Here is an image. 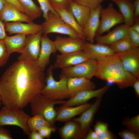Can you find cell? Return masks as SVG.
I'll list each match as a JSON object with an SVG mask.
<instances>
[{
	"mask_svg": "<svg viewBox=\"0 0 139 139\" xmlns=\"http://www.w3.org/2000/svg\"><path fill=\"white\" fill-rule=\"evenodd\" d=\"M85 40L68 36H57L54 41L57 50L61 54H65L83 50Z\"/></svg>",
	"mask_w": 139,
	"mask_h": 139,
	"instance_id": "13",
	"label": "cell"
},
{
	"mask_svg": "<svg viewBox=\"0 0 139 139\" xmlns=\"http://www.w3.org/2000/svg\"><path fill=\"white\" fill-rule=\"evenodd\" d=\"M106 0H72L77 4L87 7L91 9L96 8Z\"/></svg>",
	"mask_w": 139,
	"mask_h": 139,
	"instance_id": "34",
	"label": "cell"
},
{
	"mask_svg": "<svg viewBox=\"0 0 139 139\" xmlns=\"http://www.w3.org/2000/svg\"><path fill=\"white\" fill-rule=\"evenodd\" d=\"M115 136L109 130L98 135V139H113Z\"/></svg>",
	"mask_w": 139,
	"mask_h": 139,
	"instance_id": "40",
	"label": "cell"
},
{
	"mask_svg": "<svg viewBox=\"0 0 139 139\" xmlns=\"http://www.w3.org/2000/svg\"><path fill=\"white\" fill-rule=\"evenodd\" d=\"M58 132L63 139H85L87 133L82 129L79 123L70 120L59 128Z\"/></svg>",
	"mask_w": 139,
	"mask_h": 139,
	"instance_id": "19",
	"label": "cell"
},
{
	"mask_svg": "<svg viewBox=\"0 0 139 139\" xmlns=\"http://www.w3.org/2000/svg\"><path fill=\"white\" fill-rule=\"evenodd\" d=\"M123 125L127 129L139 134V115L131 118H125L123 120Z\"/></svg>",
	"mask_w": 139,
	"mask_h": 139,
	"instance_id": "31",
	"label": "cell"
},
{
	"mask_svg": "<svg viewBox=\"0 0 139 139\" xmlns=\"http://www.w3.org/2000/svg\"><path fill=\"white\" fill-rule=\"evenodd\" d=\"M6 31L9 34H23L27 36L38 33L42 30V24L32 23H24L20 22L4 23Z\"/></svg>",
	"mask_w": 139,
	"mask_h": 139,
	"instance_id": "15",
	"label": "cell"
},
{
	"mask_svg": "<svg viewBox=\"0 0 139 139\" xmlns=\"http://www.w3.org/2000/svg\"><path fill=\"white\" fill-rule=\"evenodd\" d=\"M56 129L55 127L44 126L37 131L44 138H46L48 139L50 137L51 133L55 132Z\"/></svg>",
	"mask_w": 139,
	"mask_h": 139,
	"instance_id": "37",
	"label": "cell"
},
{
	"mask_svg": "<svg viewBox=\"0 0 139 139\" xmlns=\"http://www.w3.org/2000/svg\"><path fill=\"white\" fill-rule=\"evenodd\" d=\"M28 138L30 139H44L42 137L37 131L31 132L28 135Z\"/></svg>",
	"mask_w": 139,
	"mask_h": 139,
	"instance_id": "45",
	"label": "cell"
},
{
	"mask_svg": "<svg viewBox=\"0 0 139 139\" xmlns=\"http://www.w3.org/2000/svg\"><path fill=\"white\" fill-rule=\"evenodd\" d=\"M27 35L17 34L11 36H7L4 41L10 55L16 52L21 53L26 45Z\"/></svg>",
	"mask_w": 139,
	"mask_h": 139,
	"instance_id": "24",
	"label": "cell"
},
{
	"mask_svg": "<svg viewBox=\"0 0 139 139\" xmlns=\"http://www.w3.org/2000/svg\"><path fill=\"white\" fill-rule=\"evenodd\" d=\"M1 100V97H0V101Z\"/></svg>",
	"mask_w": 139,
	"mask_h": 139,
	"instance_id": "51",
	"label": "cell"
},
{
	"mask_svg": "<svg viewBox=\"0 0 139 139\" xmlns=\"http://www.w3.org/2000/svg\"><path fill=\"white\" fill-rule=\"evenodd\" d=\"M42 25L44 34L47 35L49 33H56L66 35L75 38L82 39L59 16L56 15L50 12H49L47 19L45 20Z\"/></svg>",
	"mask_w": 139,
	"mask_h": 139,
	"instance_id": "6",
	"label": "cell"
},
{
	"mask_svg": "<svg viewBox=\"0 0 139 139\" xmlns=\"http://www.w3.org/2000/svg\"><path fill=\"white\" fill-rule=\"evenodd\" d=\"M91 105L86 102L75 107L62 105L56 111L55 122H66L70 120L75 116L82 113Z\"/></svg>",
	"mask_w": 139,
	"mask_h": 139,
	"instance_id": "21",
	"label": "cell"
},
{
	"mask_svg": "<svg viewBox=\"0 0 139 139\" xmlns=\"http://www.w3.org/2000/svg\"><path fill=\"white\" fill-rule=\"evenodd\" d=\"M63 20L72 28L82 39L86 40L82 28L76 21L70 10L53 8Z\"/></svg>",
	"mask_w": 139,
	"mask_h": 139,
	"instance_id": "26",
	"label": "cell"
},
{
	"mask_svg": "<svg viewBox=\"0 0 139 139\" xmlns=\"http://www.w3.org/2000/svg\"><path fill=\"white\" fill-rule=\"evenodd\" d=\"M100 17L101 19L95 36L101 35L103 33L109 31L114 26L124 22L123 15L115 8L111 3H110L105 8H101L100 12Z\"/></svg>",
	"mask_w": 139,
	"mask_h": 139,
	"instance_id": "8",
	"label": "cell"
},
{
	"mask_svg": "<svg viewBox=\"0 0 139 139\" xmlns=\"http://www.w3.org/2000/svg\"><path fill=\"white\" fill-rule=\"evenodd\" d=\"M67 86L70 97L84 90L94 89L96 86L90 80L83 77L68 78Z\"/></svg>",
	"mask_w": 139,
	"mask_h": 139,
	"instance_id": "23",
	"label": "cell"
},
{
	"mask_svg": "<svg viewBox=\"0 0 139 139\" xmlns=\"http://www.w3.org/2000/svg\"><path fill=\"white\" fill-rule=\"evenodd\" d=\"M69 8L81 27L83 29L89 16L91 9L72 1Z\"/></svg>",
	"mask_w": 139,
	"mask_h": 139,
	"instance_id": "27",
	"label": "cell"
},
{
	"mask_svg": "<svg viewBox=\"0 0 139 139\" xmlns=\"http://www.w3.org/2000/svg\"><path fill=\"white\" fill-rule=\"evenodd\" d=\"M102 97L97 98L95 102L81 114L80 117L73 120L78 123L82 129L87 133L90 129L95 115L100 106Z\"/></svg>",
	"mask_w": 139,
	"mask_h": 139,
	"instance_id": "17",
	"label": "cell"
},
{
	"mask_svg": "<svg viewBox=\"0 0 139 139\" xmlns=\"http://www.w3.org/2000/svg\"><path fill=\"white\" fill-rule=\"evenodd\" d=\"M6 3V0H0V12L3 8Z\"/></svg>",
	"mask_w": 139,
	"mask_h": 139,
	"instance_id": "49",
	"label": "cell"
},
{
	"mask_svg": "<svg viewBox=\"0 0 139 139\" xmlns=\"http://www.w3.org/2000/svg\"><path fill=\"white\" fill-rule=\"evenodd\" d=\"M57 51L54 41L49 38L47 35H42L40 53L37 61L42 70L44 71L46 66L49 64L51 55L55 54Z\"/></svg>",
	"mask_w": 139,
	"mask_h": 139,
	"instance_id": "16",
	"label": "cell"
},
{
	"mask_svg": "<svg viewBox=\"0 0 139 139\" xmlns=\"http://www.w3.org/2000/svg\"><path fill=\"white\" fill-rule=\"evenodd\" d=\"M135 19H139V0H135L133 2Z\"/></svg>",
	"mask_w": 139,
	"mask_h": 139,
	"instance_id": "44",
	"label": "cell"
},
{
	"mask_svg": "<svg viewBox=\"0 0 139 139\" xmlns=\"http://www.w3.org/2000/svg\"><path fill=\"white\" fill-rule=\"evenodd\" d=\"M127 35L134 46L139 47V33L135 31L129 27L128 30Z\"/></svg>",
	"mask_w": 139,
	"mask_h": 139,
	"instance_id": "38",
	"label": "cell"
},
{
	"mask_svg": "<svg viewBox=\"0 0 139 139\" xmlns=\"http://www.w3.org/2000/svg\"><path fill=\"white\" fill-rule=\"evenodd\" d=\"M130 27L133 30L139 33V19H135L134 23Z\"/></svg>",
	"mask_w": 139,
	"mask_h": 139,
	"instance_id": "48",
	"label": "cell"
},
{
	"mask_svg": "<svg viewBox=\"0 0 139 139\" xmlns=\"http://www.w3.org/2000/svg\"><path fill=\"white\" fill-rule=\"evenodd\" d=\"M98 67L97 60L91 58L73 66L61 69L59 77H65L67 79L83 77L91 80L95 76Z\"/></svg>",
	"mask_w": 139,
	"mask_h": 139,
	"instance_id": "7",
	"label": "cell"
},
{
	"mask_svg": "<svg viewBox=\"0 0 139 139\" xmlns=\"http://www.w3.org/2000/svg\"><path fill=\"white\" fill-rule=\"evenodd\" d=\"M91 58L83 50L61 54L56 55L53 65L54 68L62 69L73 66Z\"/></svg>",
	"mask_w": 139,
	"mask_h": 139,
	"instance_id": "11",
	"label": "cell"
},
{
	"mask_svg": "<svg viewBox=\"0 0 139 139\" xmlns=\"http://www.w3.org/2000/svg\"><path fill=\"white\" fill-rule=\"evenodd\" d=\"M7 36L4 23L0 19V40H4Z\"/></svg>",
	"mask_w": 139,
	"mask_h": 139,
	"instance_id": "43",
	"label": "cell"
},
{
	"mask_svg": "<svg viewBox=\"0 0 139 139\" xmlns=\"http://www.w3.org/2000/svg\"><path fill=\"white\" fill-rule=\"evenodd\" d=\"M110 87L109 84H107L97 90H86L81 91L71 97L62 105L74 106L85 103L93 98L102 97Z\"/></svg>",
	"mask_w": 139,
	"mask_h": 139,
	"instance_id": "12",
	"label": "cell"
},
{
	"mask_svg": "<svg viewBox=\"0 0 139 139\" xmlns=\"http://www.w3.org/2000/svg\"><path fill=\"white\" fill-rule=\"evenodd\" d=\"M139 134L128 129L123 130L118 133L119 135L123 139H138Z\"/></svg>",
	"mask_w": 139,
	"mask_h": 139,
	"instance_id": "35",
	"label": "cell"
},
{
	"mask_svg": "<svg viewBox=\"0 0 139 139\" xmlns=\"http://www.w3.org/2000/svg\"><path fill=\"white\" fill-rule=\"evenodd\" d=\"M109 46L115 53L126 51L135 47L128 35Z\"/></svg>",
	"mask_w": 139,
	"mask_h": 139,
	"instance_id": "30",
	"label": "cell"
},
{
	"mask_svg": "<svg viewBox=\"0 0 139 139\" xmlns=\"http://www.w3.org/2000/svg\"><path fill=\"white\" fill-rule=\"evenodd\" d=\"M44 71L37 61L18 60L8 68L0 80L4 106L21 109L30 103L45 85Z\"/></svg>",
	"mask_w": 139,
	"mask_h": 139,
	"instance_id": "1",
	"label": "cell"
},
{
	"mask_svg": "<svg viewBox=\"0 0 139 139\" xmlns=\"http://www.w3.org/2000/svg\"><path fill=\"white\" fill-rule=\"evenodd\" d=\"M53 65L48 68L45 77L46 84L40 94L46 98L53 100H63L69 98L67 86L68 79L65 77H59L60 80L56 81L54 79Z\"/></svg>",
	"mask_w": 139,
	"mask_h": 139,
	"instance_id": "3",
	"label": "cell"
},
{
	"mask_svg": "<svg viewBox=\"0 0 139 139\" xmlns=\"http://www.w3.org/2000/svg\"><path fill=\"white\" fill-rule=\"evenodd\" d=\"M129 27L126 24L117 27L106 34L95 36L96 44L110 45L127 35Z\"/></svg>",
	"mask_w": 139,
	"mask_h": 139,
	"instance_id": "20",
	"label": "cell"
},
{
	"mask_svg": "<svg viewBox=\"0 0 139 139\" xmlns=\"http://www.w3.org/2000/svg\"><path fill=\"white\" fill-rule=\"evenodd\" d=\"M102 8L101 5L96 8L91 9L89 16L82 29L88 42L93 43L96 32L100 23V12Z\"/></svg>",
	"mask_w": 139,
	"mask_h": 139,
	"instance_id": "14",
	"label": "cell"
},
{
	"mask_svg": "<svg viewBox=\"0 0 139 139\" xmlns=\"http://www.w3.org/2000/svg\"><path fill=\"white\" fill-rule=\"evenodd\" d=\"M53 8L68 9L72 0H49Z\"/></svg>",
	"mask_w": 139,
	"mask_h": 139,
	"instance_id": "36",
	"label": "cell"
},
{
	"mask_svg": "<svg viewBox=\"0 0 139 139\" xmlns=\"http://www.w3.org/2000/svg\"><path fill=\"white\" fill-rule=\"evenodd\" d=\"M7 3L14 6L20 11L25 14V11L21 6L18 0H6Z\"/></svg>",
	"mask_w": 139,
	"mask_h": 139,
	"instance_id": "42",
	"label": "cell"
},
{
	"mask_svg": "<svg viewBox=\"0 0 139 139\" xmlns=\"http://www.w3.org/2000/svg\"><path fill=\"white\" fill-rule=\"evenodd\" d=\"M10 55L4 40H0V67H3L5 64Z\"/></svg>",
	"mask_w": 139,
	"mask_h": 139,
	"instance_id": "33",
	"label": "cell"
},
{
	"mask_svg": "<svg viewBox=\"0 0 139 139\" xmlns=\"http://www.w3.org/2000/svg\"><path fill=\"white\" fill-rule=\"evenodd\" d=\"M110 0L118 6L123 17L124 24L131 27L135 21L133 2L129 0Z\"/></svg>",
	"mask_w": 139,
	"mask_h": 139,
	"instance_id": "25",
	"label": "cell"
},
{
	"mask_svg": "<svg viewBox=\"0 0 139 139\" xmlns=\"http://www.w3.org/2000/svg\"><path fill=\"white\" fill-rule=\"evenodd\" d=\"M38 2L45 20L48 18V14L50 12L55 15L59 16L51 5L49 0H37Z\"/></svg>",
	"mask_w": 139,
	"mask_h": 139,
	"instance_id": "32",
	"label": "cell"
},
{
	"mask_svg": "<svg viewBox=\"0 0 139 139\" xmlns=\"http://www.w3.org/2000/svg\"><path fill=\"white\" fill-rule=\"evenodd\" d=\"M3 127L0 126V139H13L9 131Z\"/></svg>",
	"mask_w": 139,
	"mask_h": 139,
	"instance_id": "41",
	"label": "cell"
},
{
	"mask_svg": "<svg viewBox=\"0 0 139 139\" xmlns=\"http://www.w3.org/2000/svg\"><path fill=\"white\" fill-rule=\"evenodd\" d=\"M98 67L95 76L120 89L132 86L137 78L126 71L116 54L97 60Z\"/></svg>",
	"mask_w": 139,
	"mask_h": 139,
	"instance_id": "2",
	"label": "cell"
},
{
	"mask_svg": "<svg viewBox=\"0 0 139 139\" xmlns=\"http://www.w3.org/2000/svg\"><path fill=\"white\" fill-rule=\"evenodd\" d=\"M85 139H98V135L94 131L90 129L86 134Z\"/></svg>",
	"mask_w": 139,
	"mask_h": 139,
	"instance_id": "46",
	"label": "cell"
},
{
	"mask_svg": "<svg viewBox=\"0 0 139 139\" xmlns=\"http://www.w3.org/2000/svg\"><path fill=\"white\" fill-rule=\"evenodd\" d=\"M108 127L107 123L97 120L94 126V131L98 135L109 130Z\"/></svg>",
	"mask_w": 139,
	"mask_h": 139,
	"instance_id": "39",
	"label": "cell"
},
{
	"mask_svg": "<svg viewBox=\"0 0 139 139\" xmlns=\"http://www.w3.org/2000/svg\"><path fill=\"white\" fill-rule=\"evenodd\" d=\"M0 19L4 23L10 22L32 23L33 20L26 14L20 12L14 6L7 2L0 12Z\"/></svg>",
	"mask_w": 139,
	"mask_h": 139,
	"instance_id": "18",
	"label": "cell"
},
{
	"mask_svg": "<svg viewBox=\"0 0 139 139\" xmlns=\"http://www.w3.org/2000/svg\"><path fill=\"white\" fill-rule=\"evenodd\" d=\"M83 50L91 58L97 60L116 54L109 45L86 41Z\"/></svg>",
	"mask_w": 139,
	"mask_h": 139,
	"instance_id": "22",
	"label": "cell"
},
{
	"mask_svg": "<svg viewBox=\"0 0 139 139\" xmlns=\"http://www.w3.org/2000/svg\"><path fill=\"white\" fill-rule=\"evenodd\" d=\"M66 101L53 100L39 94L30 102L32 116L39 114L54 126L57 112L54 108L55 105L63 104Z\"/></svg>",
	"mask_w": 139,
	"mask_h": 139,
	"instance_id": "4",
	"label": "cell"
},
{
	"mask_svg": "<svg viewBox=\"0 0 139 139\" xmlns=\"http://www.w3.org/2000/svg\"><path fill=\"white\" fill-rule=\"evenodd\" d=\"M18 0L25 14L33 20L39 18L42 14L40 7L37 6L32 0Z\"/></svg>",
	"mask_w": 139,
	"mask_h": 139,
	"instance_id": "28",
	"label": "cell"
},
{
	"mask_svg": "<svg viewBox=\"0 0 139 139\" xmlns=\"http://www.w3.org/2000/svg\"><path fill=\"white\" fill-rule=\"evenodd\" d=\"M30 117L21 109L4 106L0 110V126H16L28 135L30 132L28 124Z\"/></svg>",
	"mask_w": 139,
	"mask_h": 139,
	"instance_id": "5",
	"label": "cell"
},
{
	"mask_svg": "<svg viewBox=\"0 0 139 139\" xmlns=\"http://www.w3.org/2000/svg\"><path fill=\"white\" fill-rule=\"evenodd\" d=\"M116 54L124 69L139 78V47H134L126 51Z\"/></svg>",
	"mask_w": 139,
	"mask_h": 139,
	"instance_id": "10",
	"label": "cell"
},
{
	"mask_svg": "<svg viewBox=\"0 0 139 139\" xmlns=\"http://www.w3.org/2000/svg\"><path fill=\"white\" fill-rule=\"evenodd\" d=\"M134 88V92L136 96L139 97V78H137L132 86Z\"/></svg>",
	"mask_w": 139,
	"mask_h": 139,
	"instance_id": "47",
	"label": "cell"
},
{
	"mask_svg": "<svg viewBox=\"0 0 139 139\" xmlns=\"http://www.w3.org/2000/svg\"><path fill=\"white\" fill-rule=\"evenodd\" d=\"M130 1H131L132 2H133L135 0H129Z\"/></svg>",
	"mask_w": 139,
	"mask_h": 139,
	"instance_id": "50",
	"label": "cell"
},
{
	"mask_svg": "<svg viewBox=\"0 0 139 139\" xmlns=\"http://www.w3.org/2000/svg\"><path fill=\"white\" fill-rule=\"evenodd\" d=\"M42 34V30L37 33L27 36L26 45L18 57V60L37 61L40 53Z\"/></svg>",
	"mask_w": 139,
	"mask_h": 139,
	"instance_id": "9",
	"label": "cell"
},
{
	"mask_svg": "<svg viewBox=\"0 0 139 139\" xmlns=\"http://www.w3.org/2000/svg\"><path fill=\"white\" fill-rule=\"evenodd\" d=\"M28 127L31 132L38 131L44 126L55 127L42 116L36 114L30 117L28 121Z\"/></svg>",
	"mask_w": 139,
	"mask_h": 139,
	"instance_id": "29",
	"label": "cell"
}]
</instances>
